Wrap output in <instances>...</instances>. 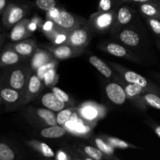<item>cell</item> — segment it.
Wrapping results in <instances>:
<instances>
[{
	"instance_id": "1",
	"label": "cell",
	"mask_w": 160,
	"mask_h": 160,
	"mask_svg": "<svg viewBox=\"0 0 160 160\" xmlns=\"http://www.w3.org/2000/svg\"><path fill=\"white\" fill-rule=\"evenodd\" d=\"M110 66L120 75V77L126 82L130 83V84H138V85L142 86V88H144L148 92L160 95L159 88L157 87L153 83L148 81L146 78H144L143 76H142L139 73H136V72L133 71V70L125 69L122 66L117 63H114V62H110Z\"/></svg>"
},
{
	"instance_id": "2",
	"label": "cell",
	"mask_w": 160,
	"mask_h": 160,
	"mask_svg": "<svg viewBox=\"0 0 160 160\" xmlns=\"http://www.w3.org/2000/svg\"><path fill=\"white\" fill-rule=\"evenodd\" d=\"M30 73L31 72L28 68L22 67H14L8 73L6 83L4 84L12 88L22 92L24 95V92Z\"/></svg>"
},
{
	"instance_id": "3",
	"label": "cell",
	"mask_w": 160,
	"mask_h": 160,
	"mask_svg": "<svg viewBox=\"0 0 160 160\" xmlns=\"http://www.w3.org/2000/svg\"><path fill=\"white\" fill-rule=\"evenodd\" d=\"M27 7L23 5L9 3L2 13V23L6 28H12L18 22L24 18Z\"/></svg>"
},
{
	"instance_id": "4",
	"label": "cell",
	"mask_w": 160,
	"mask_h": 160,
	"mask_svg": "<svg viewBox=\"0 0 160 160\" xmlns=\"http://www.w3.org/2000/svg\"><path fill=\"white\" fill-rule=\"evenodd\" d=\"M52 21L60 29L65 31H70L82 27L84 20L73 15L65 9H60L58 16L53 19Z\"/></svg>"
},
{
	"instance_id": "5",
	"label": "cell",
	"mask_w": 160,
	"mask_h": 160,
	"mask_svg": "<svg viewBox=\"0 0 160 160\" xmlns=\"http://www.w3.org/2000/svg\"><path fill=\"white\" fill-rule=\"evenodd\" d=\"M117 80H119L120 84L124 88L128 98H129L133 102L135 103L140 109H144V110L147 109L148 105L145 102V99L143 98V95L146 92H148V91L145 90L144 88H142L140 85H138V84H130V83L126 82L122 78H118Z\"/></svg>"
},
{
	"instance_id": "6",
	"label": "cell",
	"mask_w": 160,
	"mask_h": 160,
	"mask_svg": "<svg viewBox=\"0 0 160 160\" xmlns=\"http://www.w3.org/2000/svg\"><path fill=\"white\" fill-rule=\"evenodd\" d=\"M90 33L87 26L76 28L73 31H68L66 45H69L74 48L85 49L86 46L90 42Z\"/></svg>"
},
{
	"instance_id": "7",
	"label": "cell",
	"mask_w": 160,
	"mask_h": 160,
	"mask_svg": "<svg viewBox=\"0 0 160 160\" xmlns=\"http://www.w3.org/2000/svg\"><path fill=\"white\" fill-rule=\"evenodd\" d=\"M0 95L2 102L7 106L17 107L23 106V94L2 83L0 84Z\"/></svg>"
},
{
	"instance_id": "8",
	"label": "cell",
	"mask_w": 160,
	"mask_h": 160,
	"mask_svg": "<svg viewBox=\"0 0 160 160\" xmlns=\"http://www.w3.org/2000/svg\"><path fill=\"white\" fill-rule=\"evenodd\" d=\"M116 20V13L114 11L98 12L91 17L93 28L98 31H106L113 25Z\"/></svg>"
},
{
	"instance_id": "9",
	"label": "cell",
	"mask_w": 160,
	"mask_h": 160,
	"mask_svg": "<svg viewBox=\"0 0 160 160\" xmlns=\"http://www.w3.org/2000/svg\"><path fill=\"white\" fill-rule=\"evenodd\" d=\"M42 88V80L36 73H30L23 95V105L28 104L34 99Z\"/></svg>"
},
{
	"instance_id": "10",
	"label": "cell",
	"mask_w": 160,
	"mask_h": 160,
	"mask_svg": "<svg viewBox=\"0 0 160 160\" xmlns=\"http://www.w3.org/2000/svg\"><path fill=\"white\" fill-rule=\"evenodd\" d=\"M48 50L56 59H59V60H64V59L75 57L81 55L84 51V49H82V48H74L66 44L55 47H48Z\"/></svg>"
},
{
	"instance_id": "11",
	"label": "cell",
	"mask_w": 160,
	"mask_h": 160,
	"mask_svg": "<svg viewBox=\"0 0 160 160\" xmlns=\"http://www.w3.org/2000/svg\"><path fill=\"white\" fill-rule=\"evenodd\" d=\"M105 90L108 98L114 104L120 106L124 104L128 99L124 88L118 82L109 83Z\"/></svg>"
},
{
	"instance_id": "12",
	"label": "cell",
	"mask_w": 160,
	"mask_h": 160,
	"mask_svg": "<svg viewBox=\"0 0 160 160\" xmlns=\"http://www.w3.org/2000/svg\"><path fill=\"white\" fill-rule=\"evenodd\" d=\"M22 58L9 44L0 53V69L14 67L20 62Z\"/></svg>"
},
{
	"instance_id": "13",
	"label": "cell",
	"mask_w": 160,
	"mask_h": 160,
	"mask_svg": "<svg viewBox=\"0 0 160 160\" xmlns=\"http://www.w3.org/2000/svg\"><path fill=\"white\" fill-rule=\"evenodd\" d=\"M30 20L23 18L11 28L9 33V39L12 42H17L28 38L31 35V32L28 30V23Z\"/></svg>"
},
{
	"instance_id": "14",
	"label": "cell",
	"mask_w": 160,
	"mask_h": 160,
	"mask_svg": "<svg viewBox=\"0 0 160 160\" xmlns=\"http://www.w3.org/2000/svg\"><path fill=\"white\" fill-rule=\"evenodd\" d=\"M28 112L31 115V117H35L38 120L43 123L45 126H54L57 125L56 121V116L54 112L46 108H39L34 109L29 108L28 109Z\"/></svg>"
},
{
	"instance_id": "15",
	"label": "cell",
	"mask_w": 160,
	"mask_h": 160,
	"mask_svg": "<svg viewBox=\"0 0 160 160\" xmlns=\"http://www.w3.org/2000/svg\"><path fill=\"white\" fill-rule=\"evenodd\" d=\"M56 58L52 56L49 51L38 48L33 54L31 61V70L36 71L39 67L52 61L56 60Z\"/></svg>"
},
{
	"instance_id": "16",
	"label": "cell",
	"mask_w": 160,
	"mask_h": 160,
	"mask_svg": "<svg viewBox=\"0 0 160 160\" xmlns=\"http://www.w3.org/2000/svg\"><path fill=\"white\" fill-rule=\"evenodd\" d=\"M10 46L22 57H30L35 52L37 45L32 39H24L20 42L9 44Z\"/></svg>"
},
{
	"instance_id": "17",
	"label": "cell",
	"mask_w": 160,
	"mask_h": 160,
	"mask_svg": "<svg viewBox=\"0 0 160 160\" xmlns=\"http://www.w3.org/2000/svg\"><path fill=\"white\" fill-rule=\"evenodd\" d=\"M42 106L46 109H50L53 112H59L62 109H65L67 103L61 101L52 92L45 93L42 95L41 98Z\"/></svg>"
},
{
	"instance_id": "18",
	"label": "cell",
	"mask_w": 160,
	"mask_h": 160,
	"mask_svg": "<svg viewBox=\"0 0 160 160\" xmlns=\"http://www.w3.org/2000/svg\"><path fill=\"white\" fill-rule=\"evenodd\" d=\"M119 39L123 45L130 47H135L140 43L139 34L131 29H123L120 31Z\"/></svg>"
},
{
	"instance_id": "19",
	"label": "cell",
	"mask_w": 160,
	"mask_h": 160,
	"mask_svg": "<svg viewBox=\"0 0 160 160\" xmlns=\"http://www.w3.org/2000/svg\"><path fill=\"white\" fill-rule=\"evenodd\" d=\"M104 48L108 53L112 56L120 58H128V59L132 58L131 52L120 44L110 42V43H107L106 45H105Z\"/></svg>"
},
{
	"instance_id": "20",
	"label": "cell",
	"mask_w": 160,
	"mask_h": 160,
	"mask_svg": "<svg viewBox=\"0 0 160 160\" xmlns=\"http://www.w3.org/2000/svg\"><path fill=\"white\" fill-rule=\"evenodd\" d=\"M89 62L105 78H110L113 75L112 69L98 56H91L89 57Z\"/></svg>"
},
{
	"instance_id": "21",
	"label": "cell",
	"mask_w": 160,
	"mask_h": 160,
	"mask_svg": "<svg viewBox=\"0 0 160 160\" xmlns=\"http://www.w3.org/2000/svg\"><path fill=\"white\" fill-rule=\"evenodd\" d=\"M140 11L143 15L148 18H156L160 20L159 6L155 2L141 3Z\"/></svg>"
},
{
	"instance_id": "22",
	"label": "cell",
	"mask_w": 160,
	"mask_h": 160,
	"mask_svg": "<svg viewBox=\"0 0 160 160\" xmlns=\"http://www.w3.org/2000/svg\"><path fill=\"white\" fill-rule=\"evenodd\" d=\"M67 134V131L60 125H54L43 128L41 131V135L45 138H59Z\"/></svg>"
},
{
	"instance_id": "23",
	"label": "cell",
	"mask_w": 160,
	"mask_h": 160,
	"mask_svg": "<svg viewBox=\"0 0 160 160\" xmlns=\"http://www.w3.org/2000/svg\"><path fill=\"white\" fill-rule=\"evenodd\" d=\"M133 12L130 8L122 6L118 9L116 14V20L120 25H127L132 20Z\"/></svg>"
},
{
	"instance_id": "24",
	"label": "cell",
	"mask_w": 160,
	"mask_h": 160,
	"mask_svg": "<svg viewBox=\"0 0 160 160\" xmlns=\"http://www.w3.org/2000/svg\"><path fill=\"white\" fill-rule=\"evenodd\" d=\"M79 112L81 117L88 121H93L95 119L98 118V115H99L98 109L92 105H85V106H82Z\"/></svg>"
},
{
	"instance_id": "25",
	"label": "cell",
	"mask_w": 160,
	"mask_h": 160,
	"mask_svg": "<svg viewBox=\"0 0 160 160\" xmlns=\"http://www.w3.org/2000/svg\"><path fill=\"white\" fill-rule=\"evenodd\" d=\"M73 114H74L73 108H67V109H63L58 112L57 115H56L57 124L60 125V126L64 125L72 118Z\"/></svg>"
},
{
	"instance_id": "26",
	"label": "cell",
	"mask_w": 160,
	"mask_h": 160,
	"mask_svg": "<svg viewBox=\"0 0 160 160\" xmlns=\"http://www.w3.org/2000/svg\"><path fill=\"white\" fill-rule=\"evenodd\" d=\"M143 98L148 106L160 110V97L159 95L152 92H146L143 95Z\"/></svg>"
},
{
	"instance_id": "27",
	"label": "cell",
	"mask_w": 160,
	"mask_h": 160,
	"mask_svg": "<svg viewBox=\"0 0 160 160\" xmlns=\"http://www.w3.org/2000/svg\"><path fill=\"white\" fill-rule=\"evenodd\" d=\"M15 153L13 150L4 142H0V160H13Z\"/></svg>"
},
{
	"instance_id": "28",
	"label": "cell",
	"mask_w": 160,
	"mask_h": 160,
	"mask_svg": "<svg viewBox=\"0 0 160 160\" xmlns=\"http://www.w3.org/2000/svg\"><path fill=\"white\" fill-rule=\"evenodd\" d=\"M35 5L38 9L48 12L56 7V0H35Z\"/></svg>"
},
{
	"instance_id": "29",
	"label": "cell",
	"mask_w": 160,
	"mask_h": 160,
	"mask_svg": "<svg viewBox=\"0 0 160 160\" xmlns=\"http://www.w3.org/2000/svg\"><path fill=\"white\" fill-rule=\"evenodd\" d=\"M56 60L52 61V62L45 64V65H43L42 67H39V68L35 71L36 74H37L38 76L42 81H43L44 77H45V75L46 74L47 72L49 71L51 69L56 68Z\"/></svg>"
},
{
	"instance_id": "30",
	"label": "cell",
	"mask_w": 160,
	"mask_h": 160,
	"mask_svg": "<svg viewBox=\"0 0 160 160\" xmlns=\"http://www.w3.org/2000/svg\"><path fill=\"white\" fill-rule=\"evenodd\" d=\"M57 81V73H56V68L51 69L49 71L46 73L44 77L43 81L46 86H53Z\"/></svg>"
},
{
	"instance_id": "31",
	"label": "cell",
	"mask_w": 160,
	"mask_h": 160,
	"mask_svg": "<svg viewBox=\"0 0 160 160\" xmlns=\"http://www.w3.org/2000/svg\"><path fill=\"white\" fill-rule=\"evenodd\" d=\"M95 142L96 145L98 146V149H99L102 152H105L106 154L108 155H111L113 153V148H112V145L106 144L102 139L98 138L95 139Z\"/></svg>"
},
{
	"instance_id": "32",
	"label": "cell",
	"mask_w": 160,
	"mask_h": 160,
	"mask_svg": "<svg viewBox=\"0 0 160 160\" xmlns=\"http://www.w3.org/2000/svg\"><path fill=\"white\" fill-rule=\"evenodd\" d=\"M84 152L88 156L95 160H101L102 158V152L92 146H86L84 148Z\"/></svg>"
},
{
	"instance_id": "33",
	"label": "cell",
	"mask_w": 160,
	"mask_h": 160,
	"mask_svg": "<svg viewBox=\"0 0 160 160\" xmlns=\"http://www.w3.org/2000/svg\"><path fill=\"white\" fill-rule=\"evenodd\" d=\"M108 142H109V145H112V147H115V148H123V149H124V148H128L131 146L128 142L114 137L108 138Z\"/></svg>"
},
{
	"instance_id": "34",
	"label": "cell",
	"mask_w": 160,
	"mask_h": 160,
	"mask_svg": "<svg viewBox=\"0 0 160 160\" xmlns=\"http://www.w3.org/2000/svg\"><path fill=\"white\" fill-rule=\"evenodd\" d=\"M52 92L61 100L63 102L65 103H68L70 102V98L67 92H65L64 91H62V89L59 88L58 87H52Z\"/></svg>"
},
{
	"instance_id": "35",
	"label": "cell",
	"mask_w": 160,
	"mask_h": 160,
	"mask_svg": "<svg viewBox=\"0 0 160 160\" xmlns=\"http://www.w3.org/2000/svg\"><path fill=\"white\" fill-rule=\"evenodd\" d=\"M148 22L153 32L160 35V20L156 18H148Z\"/></svg>"
},
{
	"instance_id": "36",
	"label": "cell",
	"mask_w": 160,
	"mask_h": 160,
	"mask_svg": "<svg viewBox=\"0 0 160 160\" xmlns=\"http://www.w3.org/2000/svg\"><path fill=\"white\" fill-rule=\"evenodd\" d=\"M39 148H40V150L42 154L45 156H46V157H53L55 156L53 150L47 144L44 143V142H41L39 144Z\"/></svg>"
},
{
	"instance_id": "37",
	"label": "cell",
	"mask_w": 160,
	"mask_h": 160,
	"mask_svg": "<svg viewBox=\"0 0 160 160\" xmlns=\"http://www.w3.org/2000/svg\"><path fill=\"white\" fill-rule=\"evenodd\" d=\"M112 9L111 0H100L98 3V12H108Z\"/></svg>"
},
{
	"instance_id": "38",
	"label": "cell",
	"mask_w": 160,
	"mask_h": 160,
	"mask_svg": "<svg viewBox=\"0 0 160 160\" xmlns=\"http://www.w3.org/2000/svg\"><path fill=\"white\" fill-rule=\"evenodd\" d=\"M55 28H56V24H55L54 22L51 20H48L46 22H45V23L43 24L42 27V31L45 32V34L47 36L49 34H51L53 31H54Z\"/></svg>"
},
{
	"instance_id": "39",
	"label": "cell",
	"mask_w": 160,
	"mask_h": 160,
	"mask_svg": "<svg viewBox=\"0 0 160 160\" xmlns=\"http://www.w3.org/2000/svg\"><path fill=\"white\" fill-rule=\"evenodd\" d=\"M59 10H60V9H59L57 7H55L53 9H52L51 10L48 11L47 12V18H48V20H52L53 19L56 18L58 16V14H59Z\"/></svg>"
},
{
	"instance_id": "40",
	"label": "cell",
	"mask_w": 160,
	"mask_h": 160,
	"mask_svg": "<svg viewBox=\"0 0 160 160\" xmlns=\"http://www.w3.org/2000/svg\"><path fill=\"white\" fill-rule=\"evenodd\" d=\"M9 4V0H0V14L4 12Z\"/></svg>"
},
{
	"instance_id": "41",
	"label": "cell",
	"mask_w": 160,
	"mask_h": 160,
	"mask_svg": "<svg viewBox=\"0 0 160 160\" xmlns=\"http://www.w3.org/2000/svg\"><path fill=\"white\" fill-rule=\"evenodd\" d=\"M37 27H38V23L36 21H34V19L30 20L29 23H28V30H29L31 33L37 29Z\"/></svg>"
},
{
	"instance_id": "42",
	"label": "cell",
	"mask_w": 160,
	"mask_h": 160,
	"mask_svg": "<svg viewBox=\"0 0 160 160\" xmlns=\"http://www.w3.org/2000/svg\"><path fill=\"white\" fill-rule=\"evenodd\" d=\"M57 159L58 160H67V155L65 154V152L62 151H59L57 154Z\"/></svg>"
},
{
	"instance_id": "43",
	"label": "cell",
	"mask_w": 160,
	"mask_h": 160,
	"mask_svg": "<svg viewBox=\"0 0 160 160\" xmlns=\"http://www.w3.org/2000/svg\"><path fill=\"white\" fill-rule=\"evenodd\" d=\"M131 1L134 2H138V3H145V2H156V0H131Z\"/></svg>"
},
{
	"instance_id": "44",
	"label": "cell",
	"mask_w": 160,
	"mask_h": 160,
	"mask_svg": "<svg viewBox=\"0 0 160 160\" xmlns=\"http://www.w3.org/2000/svg\"><path fill=\"white\" fill-rule=\"evenodd\" d=\"M154 131L156 134L160 138V125H156L154 127Z\"/></svg>"
},
{
	"instance_id": "45",
	"label": "cell",
	"mask_w": 160,
	"mask_h": 160,
	"mask_svg": "<svg viewBox=\"0 0 160 160\" xmlns=\"http://www.w3.org/2000/svg\"><path fill=\"white\" fill-rule=\"evenodd\" d=\"M2 44H3V35L0 34V53L2 50Z\"/></svg>"
},
{
	"instance_id": "46",
	"label": "cell",
	"mask_w": 160,
	"mask_h": 160,
	"mask_svg": "<svg viewBox=\"0 0 160 160\" xmlns=\"http://www.w3.org/2000/svg\"><path fill=\"white\" fill-rule=\"evenodd\" d=\"M119 1H120V2H130V1H131V0H119Z\"/></svg>"
},
{
	"instance_id": "47",
	"label": "cell",
	"mask_w": 160,
	"mask_h": 160,
	"mask_svg": "<svg viewBox=\"0 0 160 160\" xmlns=\"http://www.w3.org/2000/svg\"><path fill=\"white\" fill-rule=\"evenodd\" d=\"M2 102V97H1V95H0V105H1Z\"/></svg>"
},
{
	"instance_id": "48",
	"label": "cell",
	"mask_w": 160,
	"mask_h": 160,
	"mask_svg": "<svg viewBox=\"0 0 160 160\" xmlns=\"http://www.w3.org/2000/svg\"><path fill=\"white\" fill-rule=\"evenodd\" d=\"M85 160H94L93 159H91V158H87Z\"/></svg>"
},
{
	"instance_id": "49",
	"label": "cell",
	"mask_w": 160,
	"mask_h": 160,
	"mask_svg": "<svg viewBox=\"0 0 160 160\" xmlns=\"http://www.w3.org/2000/svg\"><path fill=\"white\" fill-rule=\"evenodd\" d=\"M159 9H160V4H159Z\"/></svg>"
}]
</instances>
